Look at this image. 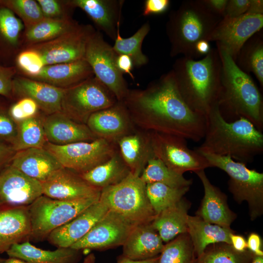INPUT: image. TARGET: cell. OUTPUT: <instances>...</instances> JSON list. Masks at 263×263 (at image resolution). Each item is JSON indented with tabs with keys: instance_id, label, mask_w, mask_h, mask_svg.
<instances>
[{
	"instance_id": "obj_49",
	"label": "cell",
	"mask_w": 263,
	"mask_h": 263,
	"mask_svg": "<svg viewBox=\"0 0 263 263\" xmlns=\"http://www.w3.org/2000/svg\"><path fill=\"white\" fill-rule=\"evenodd\" d=\"M169 0H146L144 3L142 15L148 16L165 13L169 8Z\"/></svg>"
},
{
	"instance_id": "obj_23",
	"label": "cell",
	"mask_w": 263,
	"mask_h": 263,
	"mask_svg": "<svg viewBox=\"0 0 263 263\" xmlns=\"http://www.w3.org/2000/svg\"><path fill=\"white\" fill-rule=\"evenodd\" d=\"M195 173L201 180L204 189V196L196 216L208 223L230 228L236 215L229 208L226 196L211 184L205 170Z\"/></svg>"
},
{
	"instance_id": "obj_3",
	"label": "cell",
	"mask_w": 263,
	"mask_h": 263,
	"mask_svg": "<svg viewBox=\"0 0 263 263\" xmlns=\"http://www.w3.org/2000/svg\"><path fill=\"white\" fill-rule=\"evenodd\" d=\"M203 143L195 150L220 156H228L247 164L263 152V134L246 119L226 121L218 105L207 114Z\"/></svg>"
},
{
	"instance_id": "obj_31",
	"label": "cell",
	"mask_w": 263,
	"mask_h": 263,
	"mask_svg": "<svg viewBox=\"0 0 263 263\" xmlns=\"http://www.w3.org/2000/svg\"><path fill=\"white\" fill-rule=\"evenodd\" d=\"M190 203L184 197L176 204L156 215L151 224L164 243L187 232L188 211Z\"/></svg>"
},
{
	"instance_id": "obj_41",
	"label": "cell",
	"mask_w": 263,
	"mask_h": 263,
	"mask_svg": "<svg viewBox=\"0 0 263 263\" xmlns=\"http://www.w3.org/2000/svg\"><path fill=\"white\" fill-rule=\"evenodd\" d=\"M0 5L16 13L24 22L26 30L44 18L40 6L33 0H0Z\"/></svg>"
},
{
	"instance_id": "obj_45",
	"label": "cell",
	"mask_w": 263,
	"mask_h": 263,
	"mask_svg": "<svg viewBox=\"0 0 263 263\" xmlns=\"http://www.w3.org/2000/svg\"><path fill=\"white\" fill-rule=\"evenodd\" d=\"M17 133V123L10 115L8 109L0 106V140L13 146Z\"/></svg>"
},
{
	"instance_id": "obj_43",
	"label": "cell",
	"mask_w": 263,
	"mask_h": 263,
	"mask_svg": "<svg viewBox=\"0 0 263 263\" xmlns=\"http://www.w3.org/2000/svg\"><path fill=\"white\" fill-rule=\"evenodd\" d=\"M16 61L18 67L27 76L26 77L37 75L45 66L39 53L30 48L19 54Z\"/></svg>"
},
{
	"instance_id": "obj_19",
	"label": "cell",
	"mask_w": 263,
	"mask_h": 263,
	"mask_svg": "<svg viewBox=\"0 0 263 263\" xmlns=\"http://www.w3.org/2000/svg\"><path fill=\"white\" fill-rule=\"evenodd\" d=\"M109 210L99 199L70 221L53 231L47 239L57 247H71L84 237Z\"/></svg>"
},
{
	"instance_id": "obj_60",
	"label": "cell",
	"mask_w": 263,
	"mask_h": 263,
	"mask_svg": "<svg viewBox=\"0 0 263 263\" xmlns=\"http://www.w3.org/2000/svg\"><path fill=\"white\" fill-rule=\"evenodd\" d=\"M251 263H263V256L254 255Z\"/></svg>"
},
{
	"instance_id": "obj_9",
	"label": "cell",
	"mask_w": 263,
	"mask_h": 263,
	"mask_svg": "<svg viewBox=\"0 0 263 263\" xmlns=\"http://www.w3.org/2000/svg\"><path fill=\"white\" fill-rule=\"evenodd\" d=\"M117 102L114 94L94 76L65 89L61 111L74 120L86 124L93 113Z\"/></svg>"
},
{
	"instance_id": "obj_50",
	"label": "cell",
	"mask_w": 263,
	"mask_h": 263,
	"mask_svg": "<svg viewBox=\"0 0 263 263\" xmlns=\"http://www.w3.org/2000/svg\"><path fill=\"white\" fill-rule=\"evenodd\" d=\"M16 152L12 145L0 140V172L10 164Z\"/></svg>"
},
{
	"instance_id": "obj_12",
	"label": "cell",
	"mask_w": 263,
	"mask_h": 263,
	"mask_svg": "<svg viewBox=\"0 0 263 263\" xmlns=\"http://www.w3.org/2000/svg\"><path fill=\"white\" fill-rule=\"evenodd\" d=\"M153 154L174 171L183 175L210 167L206 158L189 149L185 138L169 134L149 132Z\"/></svg>"
},
{
	"instance_id": "obj_57",
	"label": "cell",
	"mask_w": 263,
	"mask_h": 263,
	"mask_svg": "<svg viewBox=\"0 0 263 263\" xmlns=\"http://www.w3.org/2000/svg\"><path fill=\"white\" fill-rule=\"evenodd\" d=\"M158 257L159 256L146 260L134 261L126 258L121 255L117 258L116 263H156Z\"/></svg>"
},
{
	"instance_id": "obj_56",
	"label": "cell",
	"mask_w": 263,
	"mask_h": 263,
	"mask_svg": "<svg viewBox=\"0 0 263 263\" xmlns=\"http://www.w3.org/2000/svg\"><path fill=\"white\" fill-rule=\"evenodd\" d=\"M211 48L209 41L203 40L199 41L195 46L196 58L205 56L210 51Z\"/></svg>"
},
{
	"instance_id": "obj_13",
	"label": "cell",
	"mask_w": 263,
	"mask_h": 263,
	"mask_svg": "<svg viewBox=\"0 0 263 263\" xmlns=\"http://www.w3.org/2000/svg\"><path fill=\"white\" fill-rule=\"evenodd\" d=\"M135 225L117 213L109 210L81 239L71 247L104 250L122 246Z\"/></svg>"
},
{
	"instance_id": "obj_52",
	"label": "cell",
	"mask_w": 263,
	"mask_h": 263,
	"mask_svg": "<svg viewBox=\"0 0 263 263\" xmlns=\"http://www.w3.org/2000/svg\"><path fill=\"white\" fill-rule=\"evenodd\" d=\"M116 65L119 70L123 74L130 75L133 79L134 77L132 73L134 67L132 59L125 55H119L116 58Z\"/></svg>"
},
{
	"instance_id": "obj_11",
	"label": "cell",
	"mask_w": 263,
	"mask_h": 263,
	"mask_svg": "<svg viewBox=\"0 0 263 263\" xmlns=\"http://www.w3.org/2000/svg\"><path fill=\"white\" fill-rule=\"evenodd\" d=\"M44 148L54 155L63 168L78 174L105 162L118 150L116 143L102 138L61 146L47 142Z\"/></svg>"
},
{
	"instance_id": "obj_48",
	"label": "cell",
	"mask_w": 263,
	"mask_h": 263,
	"mask_svg": "<svg viewBox=\"0 0 263 263\" xmlns=\"http://www.w3.org/2000/svg\"><path fill=\"white\" fill-rule=\"evenodd\" d=\"M250 0H228L223 18H235L246 13Z\"/></svg>"
},
{
	"instance_id": "obj_30",
	"label": "cell",
	"mask_w": 263,
	"mask_h": 263,
	"mask_svg": "<svg viewBox=\"0 0 263 263\" xmlns=\"http://www.w3.org/2000/svg\"><path fill=\"white\" fill-rule=\"evenodd\" d=\"M187 233L192 242L196 258L209 245L224 243L231 244L230 235L234 231L203 220L197 216H188Z\"/></svg>"
},
{
	"instance_id": "obj_58",
	"label": "cell",
	"mask_w": 263,
	"mask_h": 263,
	"mask_svg": "<svg viewBox=\"0 0 263 263\" xmlns=\"http://www.w3.org/2000/svg\"><path fill=\"white\" fill-rule=\"evenodd\" d=\"M2 263H27L26 262L14 257H9L8 259H5Z\"/></svg>"
},
{
	"instance_id": "obj_18",
	"label": "cell",
	"mask_w": 263,
	"mask_h": 263,
	"mask_svg": "<svg viewBox=\"0 0 263 263\" xmlns=\"http://www.w3.org/2000/svg\"><path fill=\"white\" fill-rule=\"evenodd\" d=\"M43 195L61 200L99 197L101 189L84 180L80 175L62 167L42 183Z\"/></svg>"
},
{
	"instance_id": "obj_38",
	"label": "cell",
	"mask_w": 263,
	"mask_h": 263,
	"mask_svg": "<svg viewBox=\"0 0 263 263\" xmlns=\"http://www.w3.org/2000/svg\"><path fill=\"white\" fill-rule=\"evenodd\" d=\"M254 256L248 249L239 252L230 244L220 243L208 245L195 263H251Z\"/></svg>"
},
{
	"instance_id": "obj_32",
	"label": "cell",
	"mask_w": 263,
	"mask_h": 263,
	"mask_svg": "<svg viewBox=\"0 0 263 263\" xmlns=\"http://www.w3.org/2000/svg\"><path fill=\"white\" fill-rule=\"evenodd\" d=\"M130 172V169L117 150L105 162L79 174L89 184L102 190L120 183Z\"/></svg>"
},
{
	"instance_id": "obj_37",
	"label": "cell",
	"mask_w": 263,
	"mask_h": 263,
	"mask_svg": "<svg viewBox=\"0 0 263 263\" xmlns=\"http://www.w3.org/2000/svg\"><path fill=\"white\" fill-rule=\"evenodd\" d=\"M241 48L236 60L244 72L253 73L260 85L263 86V41L262 37L250 38Z\"/></svg>"
},
{
	"instance_id": "obj_61",
	"label": "cell",
	"mask_w": 263,
	"mask_h": 263,
	"mask_svg": "<svg viewBox=\"0 0 263 263\" xmlns=\"http://www.w3.org/2000/svg\"><path fill=\"white\" fill-rule=\"evenodd\" d=\"M5 259L4 258H2V257H0V263H2L3 261Z\"/></svg>"
},
{
	"instance_id": "obj_15",
	"label": "cell",
	"mask_w": 263,
	"mask_h": 263,
	"mask_svg": "<svg viewBox=\"0 0 263 263\" xmlns=\"http://www.w3.org/2000/svg\"><path fill=\"white\" fill-rule=\"evenodd\" d=\"M94 30L90 25H80L54 39L34 44L30 48L39 53L45 66L76 61L85 58L88 39Z\"/></svg>"
},
{
	"instance_id": "obj_5",
	"label": "cell",
	"mask_w": 263,
	"mask_h": 263,
	"mask_svg": "<svg viewBox=\"0 0 263 263\" xmlns=\"http://www.w3.org/2000/svg\"><path fill=\"white\" fill-rule=\"evenodd\" d=\"M222 18L207 7L202 0L183 2L178 9L170 13L166 24L170 56L182 55L196 58V44L203 40L209 41Z\"/></svg>"
},
{
	"instance_id": "obj_29",
	"label": "cell",
	"mask_w": 263,
	"mask_h": 263,
	"mask_svg": "<svg viewBox=\"0 0 263 263\" xmlns=\"http://www.w3.org/2000/svg\"><path fill=\"white\" fill-rule=\"evenodd\" d=\"M6 253L9 257L27 263H77L81 258V250L71 247L44 250L36 247L29 241L13 245Z\"/></svg>"
},
{
	"instance_id": "obj_44",
	"label": "cell",
	"mask_w": 263,
	"mask_h": 263,
	"mask_svg": "<svg viewBox=\"0 0 263 263\" xmlns=\"http://www.w3.org/2000/svg\"><path fill=\"white\" fill-rule=\"evenodd\" d=\"M39 109L37 104L28 97L20 98L8 109L12 118L17 123L39 114Z\"/></svg>"
},
{
	"instance_id": "obj_28",
	"label": "cell",
	"mask_w": 263,
	"mask_h": 263,
	"mask_svg": "<svg viewBox=\"0 0 263 263\" xmlns=\"http://www.w3.org/2000/svg\"><path fill=\"white\" fill-rule=\"evenodd\" d=\"M122 246L123 256L134 261H143L159 256L164 244L150 222L135 226Z\"/></svg>"
},
{
	"instance_id": "obj_24",
	"label": "cell",
	"mask_w": 263,
	"mask_h": 263,
	"mask_svg": "<svg viewBox=\"0 0 263 263\" xmlns=\"http://www.w3.org/2000/svg\"><path fill=\"white\" fill-rule=\"evenodd\" d=\"M123 0H71L66 2L72 8L78 7L91 18L98 31L114 41L120 26Z\"/></svg>"
},
{
	"instance_id": "obj_22",
	"label": "cell",
	"mask_w": 263,
	"mask_h": 263,
	"mask_svg": "<svg viewBox=\"0 0 263 263\" xmlns=\"http://www.w3.org/2000/svg\"><path fill=\"white\" fill-rule=\"evenodd\" d=\"M65 89L27 77H14L12 84L13 96L33 100L44 114L62 111V101Z\"/></svg>"
},
{
	"instance_id": "obj_40",
	"label": "cell",
	"mask_w": 263,
	"mask_h": 263,
	"mask_svg": "<svg viewBox=\"0 0 263 263\" xmlns=\"http://www.w3.org/2000/svg\"><path fill=\"white\" fill-rule=\"evenodd\" d=\"M196 259L192 242L187 232L164 244L156 263H195Z\"/></svg>"
},
{
	"instance_id": "obj_33",
	"label": "cell",
	"mask_w": 263,
	"mask_h": 263,
	"mask_svg": "<svg viewBox=\"0 0 263 263\" xmlns=\"http://www.w3.org/2000/svg\"><path fill=\"white\" fill-rule=\"evenodd\" d=\"M80 26L69 16L60 19L44 18L26 30L25 37L28 42L36 44L54 39Z\"/></svg>"
},
{
	"instance_id": "obj_51",
	"label": "cell",
	"mask_w": 263,
	"mask_h": 263,
	"mask_svg": "<svg viewBox=\"0 0 263 263\" xmlns=\"http://www.w3.org/2000/svg\"><path fill=\"white\" fill-rule=\"evenodd\" d=\"M246 245L247 249L254 255L263 256L262 240L258 233L252 232L248 235Z\"/></svg>"
},
{
	"instance_id": "obj_26",
	"label": "cell",
	"mask_w": 263,
	"mask_h": 263,
	"mask_svg": "<svg viewBox=\"0 0 263 263\" xmlns=\"http://www.w3.org/2000/svg\"><path fill=\"white\" fill-rule=\"evenodd\" d=\"M10 165L41 183L63 167L44 147L17 151Z\"/></svg>"
},
{
	"instance_id": "obj_47",
	"label": "cell",
	"mask_w": 263,
	"mask_h": 263,
	"mask_svg": "<svg viewBox=\"0 0 263 263\" xmlns=\"http://www.w3.org/2000/svg\"><path fill=\"white\" fill-rule=\"evenodd\" d=\"M16 70L13 67L0 65V94L7 97H12V84Z\"/></svg>"
},
{
	"instance_id": "obj_39",
	"label": "cell",
	"mask_w": 263,
	"mask_h": 263,
	"mask_svg": "<svg viewBox=\"0 0 263 263\" xmlns=\"http://www.w3.org/2000/svg\"><path fill=\"white\" fill-rule=\"evenodd\" d=\"M146 193L156 215L181 200L189 187L172 188L160 183L146 184Z\"/></svg>"
},
{
	"instance_id": "obj_25",
	"label": "cell",
	"mask_w": 263,
	"mask_h": 263,
	"mask_svg": "<svg viewBox=\"0 0 263 263\" xmlns=\"http://www.w3.org/2000/svg\"><path fill=\"white\" fill-rule=\"evenodd\" d=\"M115 143L130 172L140 176L149 159L154 156L150 132L136 127Z\"/></svg>"
},
{
	"instance_id": "obj_21",
	"label": "cell",
	"mask_w": 263,
	"mask_h": 263,
	"mask_svg": "<svg viewBox=\"0 0 263 263\" xmlns=\"http://www.w3.org/2000/svg\"><path fill=\"white\" fill-rule=\"evenodd\" d=\"M43 126L47 142L65 145L97 138L86 124L78 123L60 111L43 116Z\"/></svg>"
},
{
	"instance_id": "obj_2",
	"label": "cell",
	"mask_w": 263,
	"mask_h": 263,
	"mask_svg": "<svg viewBox=\"0 0 263 263\" xmlns=\"http://www.w3.org/2000/svg\"><path fill=\"white\" fill-rule=\"evenodd\" d=\"M179 92L191 110L206 116L218 105L221 89L222 63L217 48L203 58L176 59L171 70Z\"/></svg>"
},
{
	"instance_id": "obj_35",
	"label": "cell",
	"mask_w": 263,
	"mask_h": 263,
	"mask_svg": "<svg viewBox=\"0 0 263 263\" xmlns=\"http://www.w3.org/2000/svg\"><path fill=\"white\" fill-rule=\"evenodd\" d=\"M140 177L146 184L160 183L176 188L190 187L192 183L191 179L174 171L155 156L149 159Z\"/></svg>"
},
{
	"instance_id": "obj_6",
	"label": "cell",
	"mask_w": 263,
	"mask_h": 263,
	"mask_svg": "<svg viewBox=\"0 0 263 263\" xmlns=\"http://www.w3.org/2000/svg\"><path fill=\"white\" fill-rule=\"evenodd\" d=\"M211 167L224 171L229 176L228 190L238 203L246 201L250 218L253 221L263 213V173L251 169L246 165L228 156L199 152Z\"/></svg>"
},
{
	"instance_id": "obj_36",
	"label": "cell",
	"mask_w": 263,
	"mask_h": 263,
	"mask_svg": "<svg viewBox=\"0 0 263 263\" xmlns=\"http://www.w3.org/2000/svg\"><path fill=\"white\" fill-rule=\"evenodd\" d=\"M148 22L144 23L131 37L123 38L120 33V26L118 27L116 37L113 48L118 55H125L132 60L133 66L141 67L149 61L148 57L142 51V42L150 31Z\"/></svg>"
},
{
	"instance_id": "obj_42",
	"label": "cell",
	"mask_w": 263,
	"mask_h": 263,
	"mask_svg": "<svg viewBox=\"0 0 263 263\" xmlns=\"http://www.w3.org/2000/svg\"><path fill=\"white\" fill-rule=\"evenodd\" d=\"M22 28L21 20L13 12L6 7L0 8V34L5 41L16 45Z\"/></svg>"
},
{
	"instance_id": "obj_8",
	"label": "cell",
	"mask_w": 263,
	"mask_h": 263,
	"mask_svg": "<svg viewBox=\"0 0 263 263\" xmlns=\"http://www.w3.org/2000/svg\"><path fill=\"white\" fill-rule=\"evenodd\" d=\"M99 199L61 200L41 195L28 206L31 225L30 240L37 242L47 239L53 231L70 221Z\"/></svg>"
},
{
	"instance_id": "obj_4",
	"label": "cell",
	"mask_w": 263,
	"mask_h": 263,
	"mask_svg": "<svg viewBox=\"0 0 263 263\" xmlns=\"http://www.w3.org/2000/svg\"><path fill=\"white\" fill-rule=\"evenodd\" d=\"M217 49L222 63L221 89L218 103L220 114L230 122L244 118L262 132L263 101L259 90L229 54Z\"/></svg>"
},
{
	"instance_id": "obj_34",
	"label": "cell",
	"mask_w": 263,
	"mask_h": 263,
	"mask_svg": "<svg viewBox=\"0 0 263 263\" xmlns=\"http://www.w3.org/2000/svg\"><path fill=\"white\" fill-rule=\"evenodd\" d=\"M40 114L17 123V133L13 147L16 151L43 148L47 142Z\"/></svg>"
},
{
	"instance_id": "obj_1",
	"label": "cell",
	"mask_w": 263,
	"mask_h": 263,
	"mask_svg": "<svg viewBox=\"0 0 263 263\" xmlns=\"http://www.w3.org/2000/svg\"><path fill=\"white\" fill-rule=\"evenodd\" d=\"M123 102L137 128L194 142L205 136L206 116L191 110L184 101L171 70L144 89H130Z\"/></svg>"
},
{
	"instance_id": "obj_54",
	"label": "cell",
	"mask_w": 263,
	"mask_h": 263,
	"mask_svg": "<svg viewBox=\"0 0 263 263\" xmlns=\"http://www.w3.org/2000/svg\"><path fill=\"white\" fill-rule=\"evenodd\" d=\"M231 245L233 248L239 252H244L247 249L246 240L240 235L234 233L230 235Z\"/></svg>"
},
{
	"instance_id": "obj_53",
	"label": "cell",
	"mask_w": 263,
	"mask_h": 263,
	"mask_svg": "<svg viewBox=\"0 0 263 263\" xmlns=\"http://www.w3.org/2000/svg\"><path fill=\"white\" fill-rule=\"evenodd\" d=\"M213 12L223 18L228 0H202Z\"/></svg>"
},
{
	"instance_id": "obj_55",
	"label": "cell",
	"mask_w": 263,
	"mask_h": 263,
	"mask_svg": "<svg viewBox=\"0 0 263 263\" xmlns=\"http://www.w3.org/2000/svg\"><path fill=\"white\" fill-rule=\"evenodd\" d=\"M246 14L251 15H263V1L262 0H250Z\"/></svg>"
},
{
	"instance_id": "obj_20",
	"label": "cell",
	"mask_w": 263,
	"mask_h": 263,
	"mask_svg": "<svg viewBox=\"0 0 263 263\" xmlns=\"http://www.w3.org/2000/svg\"><path fill=\"white\" fill-rule=\"evenodd\" d=\"M31 233L28 206L0 203V254L15 244L29 241Z\"/></svg>"
},
{
	"instance_id": "obj_7",
	"label": "cell",
	"mask_w": 263,
	"mask_h": 263,
	"mask_svg": "<svg viewBox=\"0 0 263 263\" xmlns=\"http://www.w3.org/2000/svg\"><path fill=\"white\" fill-rule=\"evenodd\" d=\"M146 184L131 172L120 183L101 190L99 200L109 210L135 225L150 223L156 216L147 195Z\"/></svg>"
},
{
	"instance_id": "obj_16",
	"label": "cell",
	"mask_w": 263,
	"mask_h": 263,
	"mask_svg": "<svg viewBox=\"0 0 263 263\" xmlns=\"http://www.w3.org/2000/svg\"><path fill=\"white\" fill-rule=\"evenodd\" d=\"M42 195L41 182L11 165L0 172V203L29 206Z\"/></svg>"
},
{
	"instance_id": "obj_14",
	"label": "cell",
	"mask_w": 263,
	"mask_h": 263,
	"mask_svg": "<svg viewBox=\"0 0 263 263\" xmlns=\"http://www.w3.org/2000/svg\"><path fill=\"white\" fill-rule=\"evenodd\" d=\"M263 26V15L244 14L235 18H223L214 30L209 41H215L217 48L236 60L245 42Z\"/></svg>"
},
{
	"instance_id": "obj_27",
	"label": "cell",
	"mask_w": 263,
	"mask_h": 263,
	"mask_svg": "<svg viewBox=\"0 0 263 263\" xmlns=\"http://www.w3.org/2000/svg\"><path fill=\"white\" fill-rule=\"evenodd\" d=\"M94 76L91 66L83 58L71 62L46 65L37 75L27 77L67 89Z\"/></svg>"
},
{
	"instance_id": "obj_10",
	"label": "cell",
	"mask_w": 263,
	"mask_h": 263,
	"mask_svg": "<svg viewBox=\"0 0 263 263\" xmlns=\"http://www.w3.org/2000/svg\"><path fill=\"white\" fill-rule=\"evenodd\" d=\"M117 56L101 33L94 30L88 39L84 58L94 76L114 94L117 101H123L130 89L117 67Z\"/></svg>"
},
{
	"instance_id": "obj_59",
	"label": "cell",
	"mask_w": 263,
	"mask_h": 263,
	"mask_svg": "<svg viewBox=\"0 0 263 263\" xmlns=\"http://www.w3.org/2000/svg\"><path fill=\"white\" fill-rule=\"evenodd\" d=\"M83 263H95V257L93 253L88 255L84 259Z\"/></svg>"
},
{
	"instance_id": "obj_17",
	"label": "cell",
	"mask_w": 263,
	"mask_h": 263,
	"mask_svg": "<svg viewBox=\"0 0 263 263\" xmlns=\"http://www.w3.org/2000/svg\"><path fill=\"white\" fill-rule=\"evenodd\" d=\"M86 124L97 138L114 143L136 128L124 103L118 101L93 113Z\"/></svg>"
},
{
	"instance_id": "obj_46",
	"label": "cell",
	"mask_w": 263,
	"mask_h": 263,
	"mask_svg": "<svg viewBox=\"0 0 263 263\" xmlns=\"http://www.w3.org/2000/svg\"><path fill=\"white\" fill-rule=\"evenodd\" d=\"M37 1L45 18L60 19L69 17L60 2L57 0H38Z\"/></svg>"
}]
</instances>
